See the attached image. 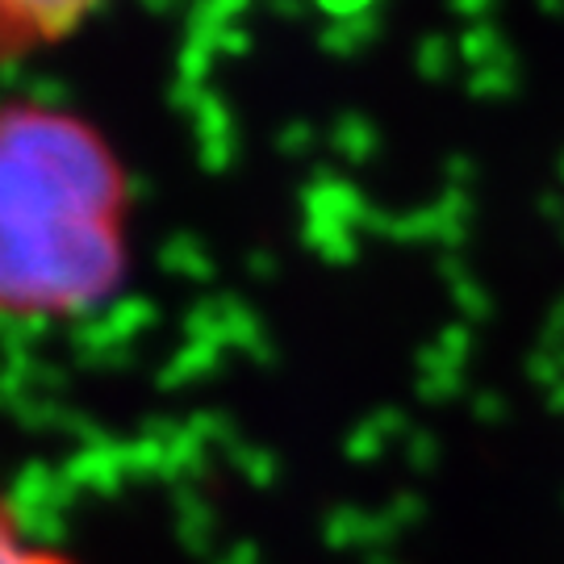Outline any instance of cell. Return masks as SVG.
Returning a JSON list of instances; mask_svg holds the SVG:
<instances>
[{"instance_id":"cell-4","label":"cell","mask_w":564,"mask_h":564,"mask_svg":"<svg viewBox=\"0 0 564 564\" xmlns=\"http://www.w3.org/2000/svg\"><path fill=\"white\" fill-rule=\"evenodd\" d=\"M13 55H21V46H18V39L9 34V25L0 21V63H4V59H13Z\"/></svg>"},{"instance_id":"cell-2","label":"cell","mask_w":564,"mask_h":564,"mask_svg":"<svg viewBox=\"0 0 564 564\" xmlns=\"http://www.w3.org/2000/svg\"><path fill=\"white\" fill-rule=\"evenodd\" d=\"M97 9L101 0H0V21L9 25L21 51H34V46L76 34L84 18Z\"/></svg>"},{"instance_id":"cell-3","label":"cell","mask_w":564,"mask_h":564,"mask_svg":"<svg viewBox=\"0 0 564 564\" xmlns=\"http://www.w3.org/2000/svg\"><path fill=\"white\" fill-rule=\"evenodd\" d=\"M0 564H76V561L67 552H59V547L39 544L25 531L18 510L4 502V494H0Z\"/></svg>"},{"instance_id":"cell-1","label":"cell","mask_w":564,"mask_h":564,"mask_svg":"<svg viewBox=\"0 0 564 564\" xmlns=\"http://www.w3.org/2000/svg\"><path fill=\"white\" fill-rule=\"evenodd\" d=\"M130 181L88 118L0 105V318L51 323L109 302L130 263Z\"/></svg>"}]
</instances>
